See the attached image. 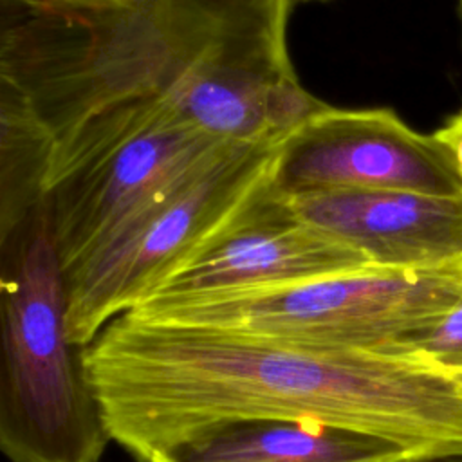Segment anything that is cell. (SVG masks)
<instances>
[{"label":"cell","instance_id":"cell-2","mask_svg":"<svg viewBox=\"0 0 462 462\" xmlns=\"http://www.w3.org/2000/svg\"><path fill=\"white\" fill-rule=\"evenodd\" d=\"M292 0H125L76 9L29 0L2 32V90L52 144L117 112L162 105L209 135L273 143L276 88L294 78Z\"/></svg>","mask_w":462,"mask_h":462},{"label":"cell","instance_id":"cell-1","mask_svg":"<svg viewBox=\"0 0 462 462\" xmlns=\"http://www.w3.org/2000/svg\"><path fill=\"white\" fill-rule=\"evenodd\" d=\"M85 357L110 439L139 462L235 417L314 419L417 460L462 458V368L417 348H323L125 312Z\"/></svg>","mask_w":462,"mask_h":462},{"label":"cell","instance_id":"cell-9","mask_svg":"<svg viewBox=\"0 0 462 462\" xmlns=\"http://www.w3.org/2000/svg\"><path fill=\"white\" fill-rule=\"evenodd\" d=\"M291 202L301 218L375 267L462 265V195L337 189L294 197Z\"/></svg>","mask_w":462,"mask_h":462},{"label":"cell","instance_id":"cell-10","mask_svg":"<svg viewBox=\"0 0 462 462\" xmlns=\"http://www.w3.org/2000/svg\"><path fill=\"white\" fill-rule=\"evenodd\" d=\"M399 444L314 419L235 417L206 424L148 462H411Z\"/></svg>","mask_w":462,"mask_h":462},{"label":"cell","instance_id":"cell-3","mask_svg":"<svg viewBox=\"0 0 462 462\" xmlns=\"http://www.w3.org/2000/svg\"><path fill=\"white\" fill-rule=\"evenodd\" d=\"M0 448L11 462H97L112 440L69 332L65 271L43 204L2 233Z\"/></svg>","mask_w":462,"mask_h":462},{"label":"cell","instance_id":"cell-8","mask_svg":"<svg viewBox=\"0 0 462 462\" xmlns=\"http://www.w3.org/2000/svg\"><path fill=\"white\" fill-rule=\"evenodd\" d=\"M269 179L289 199L337 189L462 195L448 150L390 108L328 106L276 144Z\"/></svg>","mask_w":462,"mask_h":462},{"label":"cell","instance_id":"cell-11","mask_svg":"<svg viewBox=\"0 0 462 462\" xmlns=\"http://www.w3.org/2000/svg\"><path fill=\"white\" fill-rule=\"evenodd\" d=\"M404 348H417L444 365L462 368V298Z\"/></svg>","mask_w":462,"mask_h":462},{"label":"cell","instance_id":"cell-17","mask_svg":"<svg viewBox=\"0 0 462 462\" xmlns=\"http://www.w3.org/2000/svg\"><path fill=\"white\" fill-rule=\"evenodd\" d=\"M298 2H309V0H298Z\"/></svg>","mask_w":462,"mask_h":462},{"label":"cell","instance_id":"cell-14","mask_svg":"<svg viewBox=\"0 0 462 462\" xmlns=\"http://www.w3.org/2000/svg\"><path fill=\"white\" fill-rule=\"evenodd\" d=\"M457 7H458V16H460V27H462V0H457Z\"/></svg>","mask_w":462,"mask_h":462},{"label":"cell","instance_id":"cell-4","mask_svg":"<svg viewBox=\"0 0 462 462\" xmlns=\"http://www.w3.org/2000/svg\"><path fill=\"white\" fill-rule=\"evenodd\" d=\"M462 298V265H368L262 292L217 298L141 319L229 328L323 348H404Z\"/></svg>","mask_w":462,"mask_h":462},{"label":"cell","instance_id":"cell-7","mask_svg":"<svg viewBox=\"0 0 462 462\" xmlns=\"http://www.w3.org/2000/svg\"><path fill=\"white\" fill-rule=\"evenodd\" d=\"M271 170V168H269ZM372 265L298 215L269 173L128 312L271 291Z\"/></svg>","mask_w":462,"mask_h":462},{"label":"cell","instance_id":"cell-5","mask_svg":"<svg viewBox=\"0 0 462 462\" xmlns=\"http://www.w3.org/2000/svg\"><path fill=\"white\" fill-rule=\"evenodd\" d=\"M276 144L231 143L63 267L69 332L88 348L150 292L269 173Z\"/></svg>","mask_w":462,"mask_h":462},{"label":"cell","instance_id":"cell-6","mask_svg":"<svg viewBox=\"0 0 462 462\" xmlns=\"http://www.w3.org/2000/svg\"><path fill=\"white\" fill-rule=\"evenodd\" d=\"M231 143L161 105L90 121L58 141L42 204L63 267Z\"/></svg>","mask_w":462,"mask_h":462},{"label":"cell","instance_id":"cell-12","mask_svg":"<svg viewBox=\"0 0 462 462\" xmlns=\"http://www.w3.org/2000/svg\"><path fill=\"white\" fill-rule=\"evenodd\" d=\"M437 141L448 150L453 159L460 186H462V110L451 114L435 132Z\"/></svg>","mask_w":462,"mask_h":462},{"label":"cell","instance_id":"cell-13","mask_svg":"<svg viewBox=\"0 0 462 462\" xmlns=\"http://www.w3.org/2000/svg\"><path fill=\"white\" fill-rule=\"evenodd\" d=\"M29 2L60 5V7H76V9H103V7L119 5L125 0H29Z\"/></svg>","mask_w":462,"mask_h":462},{"label":"cell","instance_id":"cell-15","mask_svg":"<svg viewBox=\"0 0 462 462\" xmlns=\"http://www.w3.org/2000/svg\"><path fill=\"white\" fill-rule=\"evenodd\" d=\"M411 462H428V460H411Z\"/></svg>","mask_w":462,"mask_h":462},{"label":"cell","instance_id":"cell-16","mask_svg":"<svg viewBox=\"0 0 462 462\" xmlns=\"http://www.w3.org/2000/svg\"><path fill=\"white\" fill-rule=\"evenodd\" d=\"M451 462H462V458L460 460H451Z\"/></svg>","mask_w":462,"mask_h":462}]
</instances>
